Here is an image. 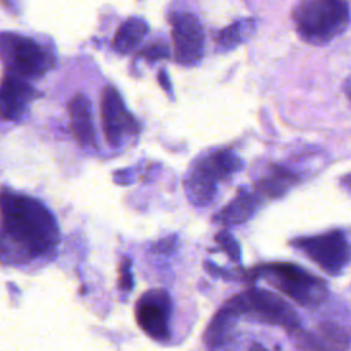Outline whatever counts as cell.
<instances>
[{"label":"cell","mask_w":351,"mask_h":351,"mask_svg":"<svg viewBox=\"0 0 351 351\" xmlns=\"http://www.w3.org/2000/svg\"><path fill=\"white\" fill-rule=\"evenodd\" d=\"M0 239L23 259L44 258L59 241L52 214L38 200L12 191L0 193Z\"/></svg>","instance_id":"6da1fadb"},{"label":"cell","mask_w":351,"mask_h":351,"mask_svg":"<svg viewBox=\"0 0 351 351\" xmlns=\"http://www.w3.org/2000/svg\"><path fill=\"white\" fill-rule=\"evenodd\" d=\"M259 204V196L241 188L237 195L214 217V219L223 225H237L248 221Z\"/></svg>","instance_id":"4fadbf2b"},{"label":"cell","mask_w":351,"mask_h":351,"mask_svg":"<svg viewBox=\"0 0 351 351\" xmlns=\"http://www.w3.org/2000/svg\"><path fill=\"white\" fill-rule=\"evenodd\" d=\"M170 21L176 60L184 66L199 63L204 48V33L199 19L192 14L176 12Z\"/></svg>","instance_id":"9c48e42d"},{"label":"cell","mask_w":351,"mask_h":351,"mask_svg":"<svg viewBox=\"0 0 351 351\" xmlns=\"http://www.w3.org/2000/svg\"><path fill=\"white\" fill-rule=\"evenodd\" d=\"M217 241L221 244V247L225 250V252L228 254V256L234 261V262H240L241 261V251L239 247V243L236 241V239L228 232V230H222L215 236Z\"/></svg>","instance_id":"e0dca14e"},{"label":"cell","mask_w":351,"mask_h":351,"mask_svg":"<svg viewBox=\"0 0 351 351\" xmlns=\"http://www.w3.org/2000/svg\"><path fill=\"white\" fill-rule=\"evenodd\" d=\"M0 58L19 77L36 78L52 67V59L41 45L14 33L0 34Z\"/></svg>","instance_id":"8992f818"},{"label":"cell","mask_w":351,"mask_h":351,"mask_svg":"<svg viewBox=\"0 0 351 351\" xmlns=\"http://www.w3.org/2000/svg\"><path fill=\"white\" fill-rule=\"evenodd\" d=\"M171 299L163 289H151L136 303V321L154 340L165 341L170 337Z\"/></svg>","instance_id":"ba28073f"},{"label":"cell","mask_w":351,"mask_h":351,"mask_svg":"<svg viewBox=\"0 0 351 351\" xmlns=\"http://www.w3.org/2000/svg\"><path fill=\"white\" fill-rule=\"evenodd\" d=\"M148 32V25L141 18H130L125 21L115 33L114 48L119 53H129L133 51Z\"/></svg>","instance_id":"5bb4252c"},{"label":"cell","mask_w":351,"mask_h":351,"mask_svg":"<svg viewBox=\"0 0 351 351\" xmlns=\"http://www.w3.org/2000/svg\"><path fill=\"white\" fill-rule=\"evenodd\" d=\"M100 112L104 136L111 145L118 147L126 136L138 132L134 117L128 111L121 95L114 86H106L103 89Z\"/></svg>","instance_id":"30bf717a"},{"label":"cell","mask_w":351,"mask_h":351,"mask_svg":"<svg viewBox=\"0 0 351 351\" xmlns=\"http://www.w3.org/2000/svg\"><path fill=\"white\" fill-rule=\"evenodd\" d=\"M341 184H343L348 191H351V173L347 174V176H344V177L341 178Z\"/></svg>","instance_id":"7402d4cb"},{"label":"cell","mask_w":351,"mask_h":351,"mask_svg":"<svg viewBox=\"0 0 351 351\" xmlns=\"http://www.w3.org/2000/svg\"><path fill=\"white\" fill-rule=\"evenodd\" d=\"M67 108L71 132L75 140L84 147L95 145V126L89 100L82 93H77L69 101Z\"/></svg>","instance_id":"7c38bea8"},{"label":"cell","mask_w":351,"mask_h":351,"mask_svg":"<svg viewBox=\"0 0 351 351\" xmlns=\"http://www.w3.org/2000/svg\"><path fill=\"white\" fill-rule=\"evenodd\" d=\"M159 81H160L162 86H163L165 89H167V90H169V88H170V82H169L167 75H166V73H165V71H160V73H159Z\"/></svg>","instance_id":"44dd1931"},{"label":"cell","mask_w":351,"mask_h":351,"mask_svg":"<svg viewBox=\"0 0 351 351\" xmlns=\"http://www.w3.org/2000/svg\"><path fill=\"white\" fill-rule=\"evenodd\" d=\"M296 176L282 166H273L270 174L258 182V189L269 197L281 196L296 182Z\"/></svg>","instance_id":"2e32d148"},{"label":"cell","mask_w":351,"mask_h":351,"mask_svg":"<svg viewBox=\"0 0 351 351\" xmlns=\"http://www.w3.org/2000/svg\"><path fill=\"white\" fill-rule=\"evenodd\" d=\"M240 313L247 314L258 322L296 330L300 325L296 311L280 296L261 288H251L229 299Z\"/></svg>","instance_id":"5b68a950"},{"label":"cell","mask_w":351,"mask_h":351,"mask_svg":"<svg viewBox=\"0 0 351 351\" xmlns=\"http://www.w3.org/2000/svg\"><path fill=\"white\" fill-rule=\"evenodd\" d=\"M141 56H144L148 60H158V59H165L170 56V51L167 48V45L165 44H152L147 48H144L140 52Z\"/></svg>","instance_id":"ac0fdd59"},{"label":"cell","mask_w":351,"mask_h":351,"mask_svg":"<svg viewBox=\"0 0 351 351\" xmlns=\"http://www.w3.org/2000/svg\"><path fill=\"white\" fill-rule=\"evenodd\" d=\"M291 244L329 274H339L350 261L351 250L347 236L339 229L299 237Z\"/></svg>","instance_id":"52a82bcc"},{"label":"cell","mask_w":351,"mask_h":351,"mask_svg":"<svg viewBox=\"0 0 351 351\" xmlns=\"http://www.w3.org/2000/svg\"><path fill=\"white\" fill-rule=\"evenodd\" d=\"M119 287L123 291H129L133 287V278H132V271H130V261L123 259L121 265V278H119Z\"/></svg>","instance_id":"d6986e66"},{"label":"cell","mask_w":351,"mask_h":351,"mask_svg":"<svg viewBox=\"0 0 351 351\" xmlns=\"http://www.w3.org/2000/svg\"><path fill=\"white\" fill-rule=\"evenodd\" d=\"M176 245H177V239H176V237H171V239L169 237V239H166V240L159 241L158 245H156V248H158L159 251H162V252H170V251L174 250Z\"/></svg>","instance_id":"ffe728a7"},{"label":"cell","mask_w":351,"mask_h":351,"mask_svg":"<svg viewBox=\"0 0 351 351\" xmlns=\"http://www.w3.org/2000/svg\"><path fill=\"white\" fill-rule=\"evenodd\" d=\"M33 96L34 89L19 75H5L0 84V115L4 119H19Z\"/></svg>","instance_id":"8fae6325"},{"label":"cell","mask_w":351,"mask_h":351,"mask_svg":"<svg viewBox=\"0 0 351 351\" xmlns=\"http://www.w3.org/2000/svg\"><path fill=\"white\" fill-rule=\"evenodd\" d=\"M241 167V158L228 148L200 155L191 165L184 181L188 200L197 207L210 204L217 193V184L229 178Z\"/></svg>","instance_id":"3957f363"},{"label":"cell","mask_w":351,"mask_h":351,"mask_svg":"<svg viewBox=\"0 0 351 351\" xmlns=\"http://www.w3.org/2000/svg\"><path fill=\"white\" fill-rule=\"evenodd\" d=\"M255 27H256L255 19H240L226 26L225 29L219 30L215 37V44L218 51L226 52L236 48L254 33Z\"/></svg>","instance_id":"9a60e30c"},{"label":"cell","mask_w":351,"mask_h":351,"mask_svg":"<svg viewBox=\"0 0 351 351\" xmlns=\"http://www.w3.org/2000/svg\"><path fill=\"white\" fill-rule=\"evenodd\" d=\"M247 278H263L304 307L319 306L326 295V282L303 267L288 262H273L256 266L245 273Z\"/></svg>","instance_id":"7a4b0ae2"},{"label":"cell","mask_w":351,"mask_h":351,"mask_svg":"<svg viewBox=\"0 0 351 351\" xmlns=\"http://www.w3.org/2000/svg\"><path fill=\"white\" fill-rule=\"evenodd\" d=\"M299 36L311 44H325L341 34L350 22L344 0H304L293 11Z\"/></svg>","instance_id":"277c9868"},{"label":"cell","mask_w":351,"mask_h":351,"mask_svg":"<svg viewBox=\"0 0 351 351\" xmlns=\"http://www.w3.org/2000/svg\"><path fill=\"white\" fill-rule=\"evenodd\" d=\"M344 92H346L348 100L351 101V78H348V80L346 81V84H344Z\"/></svg>","instance_id":"603a6c76"}]
</instances>
